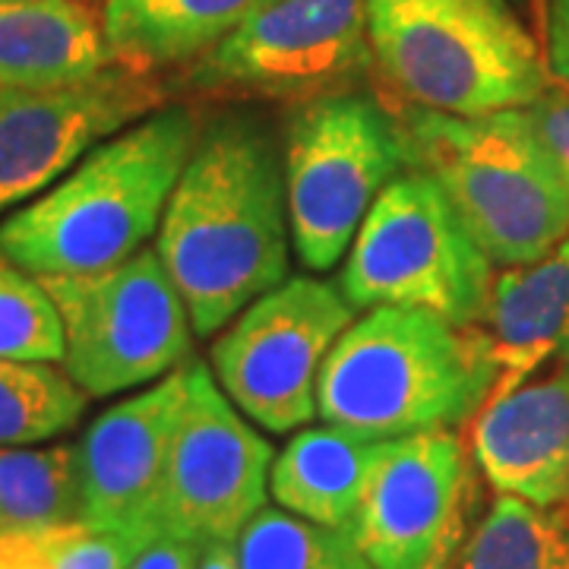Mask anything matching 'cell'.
<instances>
[{"label":"cell","instance_id":"1","mask_svg":"<svg viewBox=\"0 0 569 569\" xmlns=\"http://www.w3.org/2000/svg\"><path fill=\"white\" fill-rule=\"evenodd\" d=\"M282 162L263 130L219 121L197 140L174 183L156 253L200 339L288 279Z\"/></svg>","mask_w":569,"mask_h":569},{"label":"cell","instance_id":"2","mask_svg":"<svg viewBox=\"0 0 569 569\" xmlns=\"http://www.w3.org/2000/svg\"><path fill=\"white\" fill-rule=\"evenodd\" d=\"M197 146L187 108H159L114 133L0 222V250L32 276L99 272L140 253Z\"/></svg>","mask_w":569,"mask_h":569},{"label":"cell","instance_id":"3","mask_svg":"<svg viewBox=\"0 0 569 569\" xmlns=\"http://www.w3.org/2000/svg\"><path fill=\"white\" fill-rule=\"evenodd\" d=\"M497 380L500 365L481 326L370 307L326 358L317 415L373 440L452 430L481 411Z\"/></svg>","mask_w":569,"mask_h":569},{"label":"cell","instance_id":"4","mask_svg":"<svg viewBox=\"0 0 569 569\" xmlns=\"http://www.w3.org/2000/svg\"><path fill=\"white\" fill-rule=\"evenodd\" d=\"M408 168L440 183L493 266L541 260L569 234V183L526 108L456 118L408 104Z\"/></svg>","mask_w":569,"mask_h":569},{"label":"cell","instance_id":"5","mask_svg":"<svg viewBox=\"0 0 569 569\" xmlns=\"http://www.w3.org/2000/svg\"><path fill=\"white\" fill-rule=\"evenodd\" d=\"M383 80L415 108L478 118L548 92V58L507 0H365Z\"/></svg>","mask_w":569,"mask_h":569},{"label":"cell","instance_id":"6","mask_svg":"<svg viewBox=\"0 0 569 569\" xmlns=\"http://www.w3.org/2000/svg\"><path fill=\"white\" fill-rule=\"evenodd\" d=\"M490 282L493 263L440 183L418 168L383 187L339 276L351 307H411L452 326L481 323Z\"/></svg>","mask_w":569,"mask_h":569},{"label":"cell","instance_id":"7","mask_svg":"<svg viewBox=\"0 0 569 569\" xmlns=\"http://www.w3.org/2000/svg\"><path fill=\"white\" fill-rule=\"evenodd\" d=\"M408 168L396 114L365 96H320L284 127V206L298 260L326 272L348 253L358 228L392 178Z\"/></svg>","mask_w":569,"mask_h":569},{"label":"cell","instance_id":"8","mask_svg":"<svg viewBox=\"0 0 569 569\" xmlns=\"http://www.w3.org/2000/svg\"><path fill=\"white\" fill-rule=\"evenodd\" d=\"M58 307L63 367L86 396L149 387L187 365L193 326L156 250L99 272L39 276Z\"/></svg>","mask_w":569,"mask_h":569},{"label":"cell","instance_id":"9","mask_svg":"<svg viewBox=\"0 0 569 569\" xmlns=\"http://www.w3.org/2000/svg\"><path fill=\"white\" fill-rule=\"evenodd\" d=\"M355 323L339 284L291 276L224 326L212 377L244 418L288 433L317 418V383L332 346Z\"/></svg>","mask_w":569,"mask_h":569},{"label":"cell","instance_id":"10","mask_svg":"<svg viewBox=\"0 0 569 569\" xmlns=\"http://www.w3.org/2000/svg\"><path fill=\"white\" fill-rule=\"evenodd\" d=\"M272 459V447L231 406L212 370L190 361L156 500V535L193 545L234 541L263 509Z\"/></svg>","mask_w":569,"mask_h":569},{"label":"cell","instance_id":"11","mask_svg":"<svg viewBox=\"0 0 569 569\" xmlns=\"http://www.w3.org/2000/svg\"><path fill=\"white\" fill-rule=\"evenodd\" d=\"M373 63L365 0H269L209 54L183 86L250 99H320Z\"/></svg>","mask_w":569,"mask_h":569},{"label":"cell","instance_id":"12","mask_svg":"<svg viewBox=\"0 0 569 569\" xmlns=\"http://www.w3.org/2000/svg\"><path fill=\"white\" fill-rule=\"evenodd\" d=\"M164 99L159 73L118 61L61 86H0V216L36 200L96 146L164 108Z\"/></svg>","mask_w":569,"mask_h":569},{"label":"cell","instance_id":"13","mask_svg":"<svg viewBox=\"0 0 569 569\" xmlns=\"http://www.w3.org/2000/svg\"><path fill=\"white\" fill-rule=\"evenodd\" d=\"M466 497L468 452L456 430L383 440L346 531L373 569H447Z\"/></svg>","mask_w":569,"mask_h":569},{"label":"cell","instance_id":"14","mask_svg":"<svg viewBox=\"0 0 569 569\" xmlns=\"http://www.w3.org/2000/svg\"><path fill=\"white\" fill-rule=\"evenodd\" d=\"M190 361L99 415L77 443L80 522L156 541V500L171 433L187 396Z\"/></svg>","mask_w":569,"mask_h":569},{"label":"cell","instance_id":"15","mask_svg":"<svg viewBox=\"0 0 569 569\" xmlns=\"http://www.w3.org/2000/svg\"><path fill=\"white\" fill-rule=\"evenodd\" d=\"M471 456L497 493L569 512V355L490 392L471 425Z\"/></svg>","mask_w":569,"mask_h":569},{"label":"cell","instance_id":"16","mask_svg":"<svg viewBox=\"0 0 569 569\" xmlns=\"http://www.w3.org/2000/svg\"><path fill=\"white\" fill-rule=\"evenodd\" d=\"M478 326L500 365L493 392L522 383L550 358L569 355V234L541 260L493 276Z\"/></svg>","mask_w":569,"mask_h":569},{"label":"cell","instance_id":"17","mask_svg":"<svg viewBox=\"0 0 569 569\" xmlns=\"http://www.w3.org/2000/svg\"><path fill=\"white\" fill-rule=\"evenodd\" d=\"M114 63L102 20L82 0H0V86L77 82Z\"/></svg>","mask_w":569,"mask_h":569},{"label":"cell","instance_id":"18","mask_svg":"<svg viewBox=\"0 0 569 569\" xmlns=\"http://www.w3.org/2000/svg\"><path fill=\"white\" fill-rule=\"evenodd\" d=\"M269 0H104L111 58L142 73L200 61Z\"/></svg>","mask_w":569,"mask_h":569},{"label":"cell","instance_id":"19","mask_svg":"<svg viewBox=\"0 0 569 569\" xmlns=\"http://www.w3.org/2000/svg\"><path fill=\"white\" fill-rule=\"evenodd\" d=\"M383 440L346 427H307L295 433L269 468V493L307 522L348 529L365 497Z\"/></svg>","mask_w":569,"mask_h":569},{"label":"cell","instance_id":"20","mask_svg":"<svg viewBox=\"0 0 569 569\" xmlns=\"http://www.w3.org/2000/svg\"><path fill=\"white\" fill-rule=\"evenodd\" d=\"M77 443L0 447V531H44L80 522Z\"/></svg>","mask_w":569,"mask_h":569},{"label":"cell","instance_id":"21","mask_svg":"<svg viewBox=\"0 0 569 569\" xmlns=\"http://www.w3.org/2000/svg\"><path fill=\"white\" fill-rule=\"evenodd\" d=\"M452 569H569V512L500 493Z\"/></svg>","mask_w":569,"mask_h":569},{"label":"cell","instance_id":"22","mask_svg":"<svg viewBox=\"0 0 569 569\" xmlns=\"http://www.w3.org/2000/svg\"><path fill=\"white\" fill-rule=\"evenodd\" d=\"M89 396L48 361L0 358V447L61 437L82 418Z\"/></svg>","mask_w":569,"mask_h":569},{"label":"cell","instance_id":"23","mask_svg":"<svg viewBox=\"0 0 569 569\" xmlns=\"http://www.w3.org/2000/svg\"><path fill=\"white\" fill-rule=\"evenodd\" d=\"M241 569H373L346 529L307 522L288 509H260L234 538Z\"/></svg>","mask_w":569,"mask_h":569},{"label":"cell","instance_id":"24","mask_svg":"<svg viewBox=\"0 0 569 569\" xmlns=\"http://www.w3.org/2000/svg\"><path fill=\"white\" fill-rule=\"evenodd\" d=\"M0 358L63 361V329L58 307L39 276L26 272L0 250Z\"/></svg>","mask_w":569,"mask_h":569},{"label":"cell","instance_id":"25","mask_svg":"<svg viewBox=\"0 0 569 569\" xmlns=\"http://www.w3.org/2000/svg\"><path fill=\"white\" fill-rule=\"evenodd\" d=\"M51 569H127L149 541L130 531H99L73 522L44 529Z\"/></svg>","mask_w":569,"mask_h":569},{"label":"cell","instance_id":"26","mask_svg":"<svg viewBox=\"0 0 569 569\" xmlns=\"http://www.w3.org/2000/svg\"><path fill=\"white\" fill-rule=\"evenodd\" d=\"M526 111H529L531 123L538 127V133L550 146V152L560 162L563 178L569 183V89L550 86L548 92L538 102H531Z\"/></svg>","mask_w":569,"mask_h":569},{"label":"cell","instance_id":"27","mask_svg":"<svg viewBox=\"0 0 569 569\" xmlns=\"http://www.w3.org/2000/svg\"><path fill=\"white\" fill-rule=\"evenodd\" d=\"M0 569H51L44 531H0Z\"/></svg>","mask_w":569,"mask_h":569},{"label":"cell","instance_id":"28","mask_svg":"<svg viewBox=\"0 0 569 569\" xmlns=\"http://www.w3.org/2000/svg\"><path fill=\"white\" fill-rule=\"evenodd\" d=\"M203 545L181 538H156L130 560L127 569H197Z\"/></svg>","mask_w":569,"mask_h":569},{"label":"cell","instance_id":"29","mask_svg":"<svg viewBox=\"0 0 569 569\" xmlns=\"http://www.w3.org/2000/svg\"><path fill=\"white\" fill-rule=\"evenodd\" d=\"M548 70L550 80L569 89V0H548Z\"/></svg>","mask_w":569,"mask_h":569},{"label":"cell","instance_id":"30","mask_svg":"<svg viewBox=\"0 0 569 569\" xmlns=\"http://www.w3.org/2000/svg\"><path fill=\"white\" fill-rule=\"evenodd\" d=\"M197 569H241L238 567L234 541H212V545H203Z\"/></svg>","mask_w":569,"mask_h":569},{"label":"cell","instance_id":"31","mask_svg":"<svg viewBox=\"0 0 569 569\" xmlns=\"http://www.w3.org/2000/svg\"><path fill=\"white\" fill-rule=\"evenodd\" d=\"M82 3H89V7H92V3H96V0H82Z\"/></svg>","mask_w":569,"mask_h":569}]
</instances>
